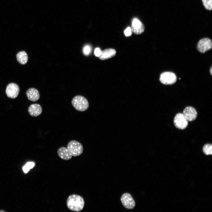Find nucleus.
I'll return each instance as SVG.
<instances>
[{
  "mask_svg": "<svg viewBox=\"0 0 212 212\" xmlns=\"http://www.w3.org/2000/svg\"><path fill=\"white\" fill-rule=\"evenodd\" d=\"M66 203L68 208L70 210L74 212L80 211L85 205L83 198L80 196L76 194L70 195L68 198Z\"/></svg>",
  "mask_w": 212,
  "mask_h": 212,
  "instance_id": "nucleus-1",
  "label": "nucleus"
},
{
  "mask_svg": "<svg viewBox=\"0 0 212 212\" xmlns=\"http://www.w3.org/2000/svg\"><path fill=\"white\" fill-rule=\"evenodd\" d=\"M71 103L76 110L80 112L86 110L89 106L87 100L81 95H78L74 97L72 100Z\"/></svg>",
  "mask_w": 212,
  "mask_h": 212,
  "instance_id": "nucleus-2",
  "label": "nucleus"
},
{
  "mask_svg": "<svg viewBox=\"0 0 212 212\" xmlns=\"http://www.w3.org/2000/svg\"><path fill=\"white\" fill-rule=\"evenodd\" d=\"M67 148L71 155L75 157L80 155L83 150L82 144L75 140L70 141L67 144Z\"/></svg>",
  "mask_w": 212,
  "mask_h": 212,
  "instance_id": "nucleus-3",
  "label": "nucleus"
},
{
  "mask_svg": "<svg viewBox=\"0 0 212 212\" xmlns=\"http://www.w3.org/2000/svg\"><path fill=\"white\" fill-rule=\"evenodd\" d=\"M159 80L160 82L163 84L171 85L176 82L177 77L176 75L173 72H164L160 74Z\"/></svg>",
  "mask_w": 212,
  "mask_h": 212,
  "instance_id": "nucleus-4",
  "label": "nucleus"
},
{
  "mask_svg": "<svg viewBox=\"0 0 212 212\" xmlns=\"http://www.w3.org/2000/svg\"><path fill=\"white\" fill-rule=\"evenodd\" d=\"M173 123L175 127L180 130L186 129L188 126V122L183 113H178L174 117Z\"/></svg>",
  "mask_w": 212,
  "mask_h": 212,
  "instance_id": "nucleus-5",
  "label": "nucleus"
},
{
  "mask_svg": "<svg viewBox=\"0 0 212 212\" xmlns=\"http://www.w3.org/2000/svg\"><path fill=\"white\" fill-rule=\"evenodd\" d=\"M212 47L211 40L208 38H205L200 39L198 42L197 46V50L202 53L210 50Z\"/></svg>",
  "mask_w": 212,
  "mask_h": 212,
  "instance_id": "nucleus-6",
  "label": "nucleus"
},
{
  "mask_svg": "<svg viewBox=\"0 0 212 212\" xmlns=\"http://www.w3.org/2000/svg\"><path fill=\"white\" fill-rule=\"evenodd\" d=\"M5 92L8 97L14 99L17 97L19 93V88L17 84L14 83H10L7 85Z\"/></svg>",
  "mask_w": 212,
  "mask_h": 212,
  "instance_id": "nucleus-7",
  "label": "nucleus"
},
{
  "mask_svg": "<svg viewBox=\"0 0 212 212\" xmlns=\"http://www.w3.org/2000/svg\"><path fill=\"white\" fill-rule=\"evenodd\" d=\"M123 206L127 209H132L135 206V201L131 195L128 193H124L121 198Z\"/></svg>",
  "mask_w": 212,
  "mask_h": 212,
  "instance_id": "nucleus-8",
  "label": "nucleus"
},
{
  "mask_svg": "<svg viewBox=\"0 0 212 212\" xmlns=\"http://www.w3.org/2000/svg\"><path fill=\"white\" fill-rule=\"evenodd\" d=\"M183 114L188 121H192L197 118V112L193 107L187 106L184 110Z\"/></svg>",
  "mask_w": 212,
  "mask_h": 212,
  "instance_id": "nucleus-9",
  "label": "nucleus"
},
{
  "mask_svg": "<svg viewBox=\"0 0 212 212\" xmlns=\"http://www.w3.org/2000/svg\"><path fill=\"white\" fill-rule=\"evenodd\" d=\"M145 29V26L141 22L136 18L133 19L131 28L133 33L136 34H140L144 32Z\"/></svg>",
  "mask_w": 212,
  "mask_h": 212,
  "instance_id": "nucleus-10",
  "label": "nucleus"
},
{
  "mask_svg": "<svg viewBox=\"0 0 212 212\" xmlns=\"http://www.w3.org/2000/svg\"><path fill=\"white\" fill-rule=\"evenodd\" d=\"M42 111L41 105L38 104H34L31 105L28 107L29 114L32 117H36L39 115Z\"/></svg>",
  "mask_w": 212,
  "mask_h": 212,
  "instance_id": "nucleus-11",
  "label": "nucleus"
},
{
  "mask_svg": "<svg viewBox=\"0 0 212 212\" xmlns=\"http://www.w3.org/2000/svg\"><path fill=\"white\" fill-rule=\"evenodd\" d=\"M26 94L29 100L34 102L37 101L40 97L39 91L34 88L28 89L26 92Z\"/></svg>",
  "mask_w": 212,
  "mask_h": 212,
  "instance_id": "nucleus-12",
  "label": "nucleus"
},
{
  "mask_svg": "<svg viewBox=\"0 0 212 212\" xmlns=\"http://www.w3.org/2000/svg\"><path fill=\"white\" fill-rule=\"evenodd\" d=\"M116 53V51L114 49H107L101 51L99 57L100 59L102 60L107 59L114 57Z\"/></svg>",
  "mask_w": 212,
  "mask_h": 212,
  "instance_id": "nucleus-13",
  "label": "nucleus"
},
{
  "mask_svg": "<svg viewBox=\"0 0 212 212\" xmlns=\"http://www.w3.org/2000/svg\"><path fill=\"white\" fill-rule=\"evenodd\" d=\"M57 153L58 156L64 160H69L72 157L67 148L64 147L59 148Z\"/></svg>",
  "mask_w": 212,
  "mask_h": 212,
  "instance_id": "nucleus-14",
  "label": "nucleus"
},
{
  "mask_svg": "<svg viewBox=\"0 0 212 212\" xmlns=\"http://www.w3.org/2000/svg\"><path fill=\"white\" fill-rule=\"evenodd\" d=\"M16 57L18 62L23 65L26 63L28 59L27 54L24 51H21L18 52L16 54Z\"/></svg>",
  "mask_w": 212,
  "mask_h": 212,
  "instance_id": "nucleus-15",
  "label": "nucleus"
},
{
  "mask_svg": "<svg viewBox=\"0 0 212 212\" xmlns=\"http://www.w3.org/2000/svg\"><path fill=\"white\" fill-rule=\"evenodd\" d=\"M204 153L207 155L212 154V145L211 144H206L205 145L203 148Z\"/></svg>",
  "mask_w": 212,
  "mask_h": 212,
  "instance_id": "nucleus-16",
  "label": "nucleus"
},
{
  "mask_svg": "<svg viewBox=\"0 0 212 212\" xmlns=\"http://www.w3.org/2000/svg\"><path fill=\"white\" fill-rule=\"evenodd\" d=\"M203 4L206 9L211 10L212 9V0H202Z\"/></svg>",
  "mask_w": 212,
  "mask_h": 212,
  "instance_id": "nucleus-17",
  "label": "nucleus"
},
{
  "mask_svg": "<svg viewBox=\"0 0 212 212\" xmlns=\"http://www.w3.org/2000/svg\"><path fill=\"white\" fill-rule=\"evenodd\" d=\"M124 33L126 36L128 37L131 36L132 34L131 28L130 27H128L125 29Z\"/></svg>",
  "mask_w": 212,
  "mask_h": 212,
  "instance_id": "nucleus-18",
  "label": "nucleus"
},
{
  "mask_svg": "<svg viewBox=\"0 0 212 212\" xmlns=\"http://www.w3.org/2000/svg\"><path fill=\"white\" fill-rule=\"evenodd\" d=\"M35 165V164L34 162H30L27 163L25 165L30 169L33 168Z\"/></svg>",
  "mask_w": 212,
  "mask_h": 212,
  "instance_id": "nucleus-19",
  "label": "nucleus"
},
{
  "mask_svg": "<svg viewBox=\"0 0 212 212\" xmlns=\"http://www.w3.org/2000/svg\"><path fill=\"white\" fill-rule=\"evenodd\" d=\"M101 51L99 48H96L94 51V54L96 56L99 57Z\"/></svg>",
  "mask_w": 212,
  "mask_h": 212,
  "instance_id": "nucleus-20",
  "label": "nucleus"
},
{
  "mask_svg": "<svg viewBox=\"0 0 212 212\" xmlns=\"http://www.w3.org/2000/svg\"><path fill=\"white\" fill-rule=\"evenodd\" d=\"M90 50V47L88 46H86L84 47L83 52L85 54L87 55L89 54Z\"/></svg>",
  "mask_w": 212,
  "mask_h": 212,
  "instance_id": "nucleus-21",
  "label": "nucleus"
},
{
  "mask_svg": "<svg viewBox=\"0 0 212 212\" xmlns=\"http://www.w3.org/2000/svg\"><path fill=\"white\" fill-rule=\"evenodd\" d=\"M23 170L25 173H26L29 171V169L25 165L23 167Z\"/></svg>",
  "mask_w": 212,
  "mask_h": 212,
  "instance_id": "nucleus-22",
  "label": "nucleus"
},
{
  "mask_svg": "<svg viewBox=\"0 0 212 212\" xmlns=\"http://www.w3.org/2000/svg\"><path fill=\"white\" fill-rule=\"evenodd\" d=\"M210 74H211V75H212V67H211V68H210Z\"/></svg>",
  "mask_w": 212,
  "mask_h": 212,
  "instance_id": "nucleus-23",
  "label": "nucleus"
},
{
  "mask_svg": "<svg viewBox=\"0 0 212 212\" xmlns=\"http://www.w3.org/2000/svg\"><path fill=\"white\" fill-rule=\"evenodd\" d=\"M1 211H2V212H3L4 211H0V212H1Z\"/></svg>",
  "mask_w": 212,
  "mask_h": 212,
  "instance_id": "nucleus-24",
  "label": "nucleus"
}]
</instances>
